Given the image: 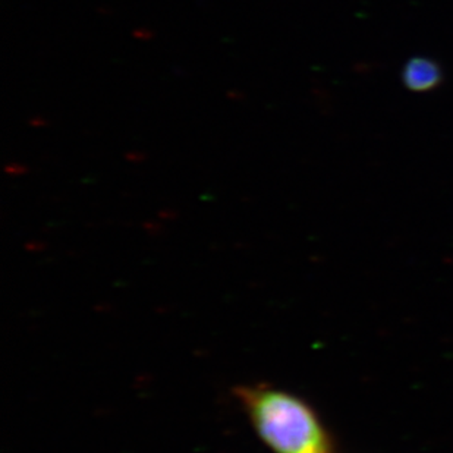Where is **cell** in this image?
Wrapping results in <instances>:
<instances>
[{
  "label": "cell",
  "mask_w": 453,
  "mask_h": 453,
  "mask_svg": "<svg viewBox=\"0 0 453 453\" xmlns=\"http://www.w3.org/2000/svg\"><path fill=\"white\" fill-rule=\"evenodd\" d=\"M403 86L414 93L436 90L443 81V71L436 60L427 56H414L406 62L401 73Z\"/></svg>",
  "instance_id": "7a4b0ae2"
},
{
  "label": "cell",
  "mask_w": 453,
  "mask_h": 453,
  "mask_svg": "<svg viewBox=\"0 0 453 453\" xmlns=\"http://www.w3.org/2000/svg\"><path fill=\"white\" fill-rule=\"evenodd\" d=\"M257 434L273 453H334L316 411L296 395L269 386L238 389Z\"/></svg>",
  "instance_id": "6da1fadb"
}]
</instances>
